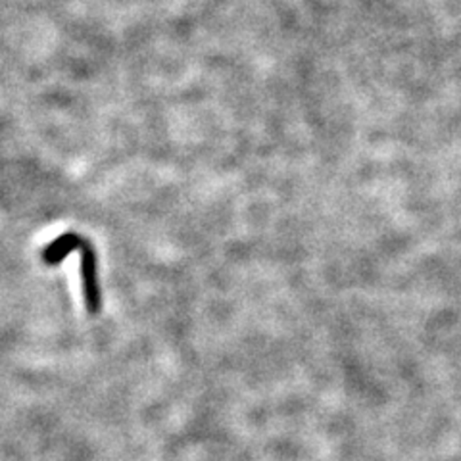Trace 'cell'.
<instances>
[{
	"instance_id": "cell-1",
	"label": "cell",
	"mask_w": 461,
	"mask_h": 461,
	"mask_svg": "<svg viewBox=\"0 0 461 461\" xmlns=\"http://www.w3.org/2000/svg\"><path fill=\"white\" fill-rule=\"evenodd\" d=\"M83 263H81V275H83V291H85V302L90 314H97L100 308V293L97 283V262H95V250L90 248L89 242H83Z\"/></svg>"
}]
</instances>
